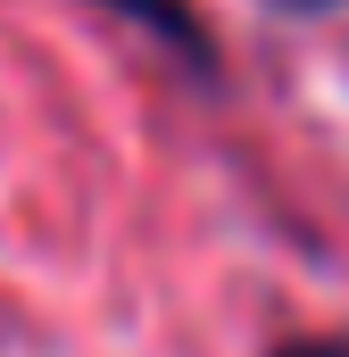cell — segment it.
<instances>
[{"instance_id":"2","label":"cell","mask_w":349,"mask_h":357,"mask_svg":"<svg viewBox=\"0 0 349 357\" xmlns=\"http://www.w3.org/2000/svg\"><path fill=\"white\" fill-rule=\"evenodd\" d=\"M266 357H349V333H283L266 341Z\"/></svg>"},{"instance_id":"3","label":"cell","mask_w":349,"mask_h":357,"mask_svg":"<svg viewBox=\"0 0 349 357\" xmlns=\"http://www.w3.org/2000/svg\"><path fill=\"white\" fill-rule=\"evenodd\" d=\"M274 8H299V17H316V8H341V0H274Z\"/></svg>"},{"instance_id":"1","label":"cell","mask_w":349,"mask_h":357,"mask_svg":"<svg viewBox=\"0 0 349 357\" xmlns=\"http://www.w3.org/2000/svg\"><path fill=\"white\" fill-rule=\"evenodd\" d=\"M91 8H108V17H125V25H142L158 50H174L191 75H208L216 67V33H208V17L191 8V0H91Z\"/></svg>"}]
</instances>
